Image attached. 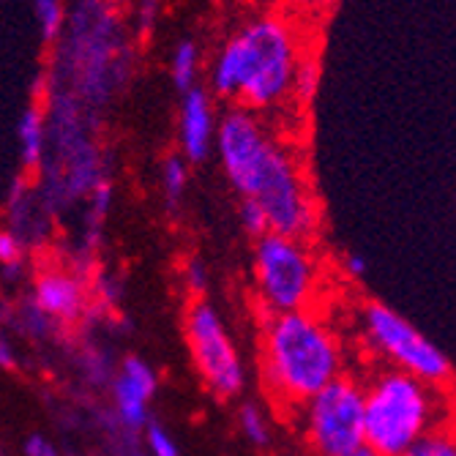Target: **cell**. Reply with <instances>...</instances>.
Returning <instances> with one entry per match:
<instances>
[{"label":"cell","instance_id":"obj_22","mask_svg":"<svg viewBox=\"0 0 456 456\" xmlns=\"http://www.w3.org/2000/svg\"><path fill=\"white\" fill-rule=\"evenodd\" d=\"M317 88H320V66L314 58H304L298 61L296 66V74H293V88H289V96L301 104H312L314 96H317Z\"/></svg>","mask_w":456,"mask_h":456},{"label":"cell","instance_id":"obj_12","mask_svg":"<svg viewBox=\"0 0 456 456\" xmlns=\"http://www.w3.org/2000/svg\"><path fill=\"white\" fill-rule=\"evenodd\" d=\"M216 142V112L208 88H191L178 110V153L186 164H200L211 156Z\"/></svg>","mask_w":456,"mask_h":456},{"label":"cell","instance_id":"obj_24","mask_svg":"<svg viewBox=\"0 0 456 456\" xmlns=\"http://www.w3.org/2000/svg\"><path fill=\"white\" fill-rule=\"evenodd\" d=\"M140 435H142V451H145V456H183L178 440L170 435L167 427L159 424V421H148V427Z\"/></svg>","mask_w":456,"mask_h":456},{"label":"cell","instance_id":"obj_16","mask_svg":"<svg viewBox=\"0 0 456 456\" xmlns=\"http://www.w3.org/2000/svg\"><path fill=\"white\" fill-rule=\"evenodd\" d=\"M74 366L79 371V378L94 388H110V383L115 378V369H118L110 350H104V345H96V342L79 345V350L74 355Z\"/></svg>","mask_w":456,"mask_h":456},{"label":"cell","instance_id":"obj_32","mask_svg":"<svg viewBox=\"0 0 456 456\" xmlns=\"http://www.w3.org/2000/svg\"><path fill=\"white\" fill-rule=\"evenodd\" d=\"M350 456H380V453H375V451H371V448H366V445H363V448H358V451H353Z\"/></svg>","mask_w":456,"mask_h":456},{"label":"cell","instance_id":"obj_27","mask_svg":"<svg viewBox=\"0 0 456 456\" xmlns=\"http://www.w3.org/2000/svg\"><path fill=\"white\" fill-rule=\"evenodd\" d=\"M238 219H240L243 232H246V235H252L255 240H257L260 235H265V232H268V222H265L263 211L257 208V205H255L252 200H240Z\"/></svg>","mask_w":456,"mask_h":456},{"label":"cell","instance_id":"obj_6","mask_svg":"<svg viewBox=\"0 0 456 456\" xmlns=\"http://www.w3.org/2000/svg\"><path fill=\"white\" fill-rule=\"evenodd\" d=\"M252 279L257 304L268 314L314 309L322 273L309 240L265 232L255 240Z\"/></svg>","mask_w":456,"mask_h":456},{"label":"cell","instance_id":"obj_14","mask_svg":"<svg viewBox=\"0 0 456 456\" xmlns=\"http://www.w3.org/2000/svg\"><path fill=\"white\" fill-rule=\"evenodd\" d=\"M17 148L20 164L28 173H38L41 161L47 156V115L41 104L25 107L17 123Z\"/></svg>","mask_w":456,"mask_h":456},{"label":"cell","instance_id":"obj_11","mask_svg":"<svg viewBox=\"0 0 456 456\" xmlns=\"http://www.w3.org/2000/svg\"><path fill=\"white\" fill-rule=\"evenodd\" d=\"M110 419L123 429L140 435L151 421V404L159 394V375L156 369L140 358L126 355L110 383Z\"/></svg>","mask_w":456,"mask_h":456},{"label":"cell","instance_id":"obj_3","mask_svg":"<svg viewBox=\"0 0 456 456\" xmlns=\"http://www.w3.org/2000/svg\"><path fill=\"white\" fill-rule=\"evenodd\" d=\"M443 388L396 369H378L363 383V443L380 456H404L429 432L445 427Z\"/></svg>","mask_w":456,"mask_h":456},{"label":"cell","instance_id":"obj_18","mask_svg":"<svg viewBox=\"0 0 456 456\" xmlns=\"http://www.w3.org/2000/svg\"><path fill=\"white\" fill-rule=\"evenodd\" d=\"M28 248L22 240L9 232L6 227H0V279L6 284H17L28 273Z\"/></svg>","mask_w":456,"mask_h":456},{"label":"cell","instance_id":"obj_17","mask_svg":"<svg viewBox=\"0 0 456 456\" xmlns=\"http://www.w3.org/2000/svg\"><path fill=\"white\" fill-rule=\"evenodd\" d=\"M197 77H200V47L194 38H181L170 55L173 88L183 96L186 91L197 88Z\"/></svg>","mask_w":456,"mask_h":456},{"label":"cell","instance_id":"obj_30","mask_svg":"<svg viewBox=\"0 0 456 456\" xmlns=\"http://www.w3.org/2000/svg\"><path fill=\"white\" fill-rule=\"evenodd\" d=\"M345 271H347V276H353V279H363V276H366V260H363L361 255H347V257H345Z\"/></svg>","mask_w":456,"mask_h":456},{"label":"cell","instance_id":"obj_7","mask_svg":"<svg viewBox=\"0 0 456 456\" xmlns=\"http://www.w3.org/2000/svg\"><path fill=\"white\" fill-rule=\"evenodd\" d=\"M358 325L366 350L380 358L386 369L404 371V375L437 388L451 380L453 369L448 355L396 309L380 301H369L361 309Z\"/></svg>","mask_w":456,"mask_h":456},{"label":"cell","instance_id":"obj_15","mask_svg":"<svg viewBox=\"0 0 456 456\" xmlns=\"http://www.w3.org/2000/svg\"><path fill=\"white\" fill-rule=\"evenodd\" d=\"M240 82H243V53H240L238 36H232L230 41H224V47L219 50V55L211 66V91L208 94L222 96V99H238Z\"/></svg>","mask_w":456,"mask_h":456},{"label":"cell","instance_id":"obj_25","mask_svg":"<svg viewBox=\"0 0 456 456\" xmlns=\"http://www.w3.org/2000/svg\"><path fill=\"white\" fill-rule=\"evenodd\" d=\"M161 14V0H132V20L140 36H148Z\"/></svg>","mask_w":456,"mask_h":456},{"label":"cell","instance_id":"obj_33","mask_svg":"<svg viewBox=\"0 0 456 456\" xmlns=\"http://www.w3.org/2000/svg\"><path fill=\"white\" fill-rule=\"evenodd\" d=\"M0 456H6V453H4V448H0Z\"/></svg>","mask_w":456,"mask_h":456},{"label":"cell","instance_id":"obj_5","mask_svg":"<svg viewBox=\"0 0 456 456\" xmlns=\"http://www.w3.org/2000/svg\"><path fill=\"white\" fill-rule=\"evenodd\" d=\"M243 53L240 107L263 112L279 107L293 88V74L301 61L298 36L281 17H260L238 33Z\"/></svg>","mask_w":456,"mask_h":456},{"label":"cell","instance_id":"obj_2","mask_svg":"<svg viewBox=\"0 0 456 456\" xmlns=\"http://www.w3.org/2000/svg\"><path fill=\"white\" fill-rule=\"evenodd\" d=\"M260 369L271 399L298 410L345 375V347L314 309L268 314L260 334Z\"/></svg>","mask_w":456,"mask_h":456},{"label":"cell","instance_id":"obj_29","mask_svg":"<svg viewBox=\"0 0 456 456\" xmlns=\"http://www.w3.org/2000/svg\"><path fill=\"white\" fill-rule=\"evenodd\" d=\"M17 363H20V355H17V347L9 337V330L0 328V369L12 371V369H17Z\"/></svg>","mask_w":456,"mask_h":456},{"label":"cell","instance_id":"obj_19","mask_svg":"<svg viewBox=\"0 0 456 456\" xmlns=\"http://www.w3.org/2000/svg\"><path fill=\"white\" fill-rule=\"evenodd\" d=\"M33 14H36L41 41H45V45H58L66 30L63 0H33Z\"/></svg>","mask_w":456,"mask_h":456},{"label":"cell","instance_id":"obj_23","mask_svg":"<svg viewBox=\"0 0 456 456\" xmlns=\"http://www.w3.org/2000/svg\"><path fill=\"white\" fill-rule=\"evenodd\" d=\"M404 456H456V429L453 427H440L429 432L424 440H419Z\"/></svg>","mask_w":456,"mask_h":456},{"label":"cell","instance_id":"obj_20","mask_svg":"<svg viewBox=\"0 0 456 456\" xmlns=\"http://www.w3.org/2000/svg\"><path fill=\"white\" fill-rule=\"evenodd\" d=\"M186 186H189V164L181 153H170L161 161V191L170 208L181 205Z\"/></svg>","mask_w":456,"mask_h":456},{"label":"cell","instance_id":"obj_10","mask_svg":"<svg viewBox=\"0 0 456 456\" xmlns=\"http://www.w3.org/2000/svg\"><path fill=\"white\" fill-rule=\"evenodd\" d=\"M30 304L47 314L58 328L77 325L82 320H88L94 296L88 276H82L79 271L69 265H47L41 268L33 281H30Z\"/></svg>","mask_w":456,"mask_h":456},{"label":"cell","instance_id":"obj_28","mask_svg":"<svg viewBox=\"0 0 456 456\" xmlns=\"http://www.w3.org/2000/svg\"><path fill=\"white\" fill-rule=\"evenodd\" d=\"M22 451H25V456H61L58 445L47 435H41V432L28 435L25 443H22Z\"/></svg>","mask_w":456,"mask_h":456},{"label":"cell","instance_id":"obj_31","mask_svg":"<svg viewBox=\"0 0 456 456\" xmlns=\"http://www.w3.org/2000/svg\"><path fill=\"white\" fill-rule=\"evenodd\" d=\"M301 6H306V9H328L334 0H298Z\"/></svg>","mask_w":456,"mask_h":456},{"label":"cell","instance_id":"obj_21","mask_svg":"<svg viewBox=\"0 0 456 456\" xmlns=\"http://www.w3.org/2000/svg\"><path fill=\"white\" fill-rule=\"evenodd\" d=\"M238 427H240V435L257 445V448H265L271 443V424H268V416L252 402H246L240 410H238Z\"/></svg>","mask_w":456,"mask_h":456},{"label":"cell","instance_id":"obj_13","mask_svg":"<svg viewBox=\"0 0 456 456\" xmlns=\"http://www.w3.org/2000/svg\"><path fill=\"white\" fill-rule=\"evenodd\" d=\"M50 222L53 214L38 200L36 186H30L25 178H14L6 194V230L14 232L30 252L50 240Z\"/></svg>","mask_w":456,"mask_h":456},{"label":"cell","instance_id":"obj_1","mask_svg":"<svg viewBox=\"0 0 456 456\" xmlns=\"http://www.w3.org/2000/svg\"><path fill=\"white\" fill-rule=\"evenodd\" d=\"M132 63V41L110 0H74L45 91H61L99 118L126 88Z\"/></svg>","mask_w":456,"mask_h":456},{"label":"cell","instance_id":"obj_8","mask_svg":"<svg viewBox=\"0 0 456 456\" xmlns=\"http://www.w3.org/2000/svg\"><path fill=\"white\" fill-rule=\"evenodd\" d=\"M183 334L197 378L219 399H235L246 388V366L219 309L205 298L191 301Z\"/></svg>","mask_w":456,"mask_h":456},{"label":"cell","instance_id":"obj_4","mask_svg":"<svg viewBox=\"0 0 456 456\" xmlns=\"http://www.w3.org/2000/svg\"><path fill=\"white\" fill-rule=\"evenodd\" d=\"M240 200H252L268 222V232L309 240L320 224L309 181L293 151L273 137L248 159L246 167L230 181Z\"/></svg>","mask_w":456,"mask_h":456},{"label":"cell","instance_id":"obj_9","mask_svg":"<svg viewBox=\"0 0 456 456\" xmlns=\"http://www.w3.org/2000/svg\"><path fill=\"white\" fill-rule=\"evenodd\" d=\"M301 412V429L314 456H350L363 448V383L342 375L314 394Z\"/></svg>","mask_w":456,"mask_h":456},{"label":"cell","instance_id":"obj_26","mask_svg":"<svg viewBox=\"0 0 456 456\" xmlns=\"http://www.w3.org/2000/svg\"><path fill=\"white\" fill-rule=\"evenodd\" d=\"M208 281H211V273H208V265H205L200 257H191L186 265H183V284L186 289L197 298L205 296V289H208Z\"/></svg>","mask_w":456,"mask_h":456}]
</instances>
